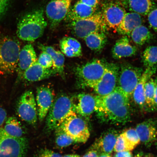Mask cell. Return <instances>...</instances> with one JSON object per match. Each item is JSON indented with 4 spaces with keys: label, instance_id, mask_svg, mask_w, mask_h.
Returning a JSON list of instances; mask_svg holds the SVG:
<instances>
[{
    "label": "cell",
    "instance_id": "3957f363",
    "mask_svg": "<svg viewBox=\"0 0 157 157\" xmlns=\"http://www.w3.org/2000/svg\"><path fill=\"white\" fill-rule=\"evenodd\" d=\"M21 50L19 43L15 39L0 36V75L14 73L17 70Z\"/></svg>",
    "mask_w": 157,
    "mask_h": 157
},
{
    "label": "cell",
    "instance_id": "836d02e7",
    "mask_svg": "<svg viewBox=\"0 0 157 157\" xmlns=\"http://www.w3.org/2000/svg\"><path fill=\"white\" fill-rule=\"evenodd\" d=\"M37 62L43 67L46 68H52L53 64L50 55L44 52H42V53L39 55Z\"/></svg>",
    "mask_w": 157,
    "mask_h": 157
},
{
    "label": "cell",
    "instance_id": "d6a6232c",
    "mask_svg": "<svg viewBox=\"0 0 157 157\" xmlns=\"http://www.w3.org/2000/svg\"><path fill=\"white\" fill-rule=\"evenodd\" d=\"M55 131L56 134V142L59 147L62 148L66 147L76 143L73 139L68 136L59 127H58Z\"/></svg>",
    "mask_w": 157,
    "mask_h": 157
},
{
    "label": "cell",
    "instance_id": "f546056e",
    "mask_svg": "<svg viewBox=\"0 0 157 157\" xmlns=\"http://www.w3.org/2000/svg\"><path fill=\"white\" fill-rule=\"evenodd\" d=\"M155 90V82L154 80L151 78L146 82L144 88L145 104L147 110L152 111Z\"/></svg>",
    "mask_w": 157,
    "mask_h": 157
},
{
    "label": "cell",
    "instance_id": "6da1fadb",
    "mask_svg": "<svg viewBox=\"0 0 157 157\" xmlns=\"http://www.w3.org/2000/svg\"><path fill=\"white\" fill-rule=\"evenodd\" d=\"M95 112L101 123L124 125L131 121L129 98L118 87L106 96H95Z\"/></svg>",
    "mask_w": 157,
    "mask_h": 157
},
{
    "label": "cell",
    "instance_id": "4fadbf2b",
    "mask_svg": "<svg viewBox=\"0 0 157 157\" xmlns=\"http://www.w3.org/2000/svg\"><path fill=\"white\" fill-rule=\"evenodd\" d=\"M72 0H51L47 5L46 13L52 27H55L65 18Z\"/></svg>",
    "mask_w": 157,
    "mask_h": 157
},
{
    "label": "cell",
    "instance_id": "e575fe53",
    "mask_svg": "<svg viewBox=\"0 0 157 157\" xmlns=\"http://www.w3.org/2000/svg\"><path fill=\"white\" fill-rule=\"evenodd\" d=\"M113 150L116 152L128 151L127 143L122 133L119 135L118 136Z\"/></svg>",
    "mask_w": 157,
    "mask_h": 157
},
{
    "label": "cell",
    "instance_id": "ac0fdd59",
    "mask_svg": "<svg viewBox=\"0 0 157 157\" xmlns=\"http://www.w3.org/2000/svg\"><path fill=\"white\" fill-rule=\"evenodd\" d=\"M157 65L146 68L143 72L138 84L133 91L132 97L136 105L141 109H146L144 97V88L146 82L156 73Z\"/></svg>",
    "mask_w": 157,
    "mask_h": 157
},
{
    "label": "cell",
    "instance_id": "7dc6e473",
    "mask_svg": "<svg viewBox=\"0 0 157 157\" xmlns=\"http://www.w3.org/2000/svg\"><path fill=\"white\" fill-rule=\"evenodd\" d=\"M155 80V82L156 84H157V76L156 78L155 79V80Z\"/></svg>",
    "mask_w": 157,
    "mask_h": 157
},
{
    "label": "cell",
    "instance_id": "d6986e66",
    "mask_svg": "<svg viewBox=\"0 0 157 157\" xmlns=\"http://www.w3.org/2000/svg\"><path fill=\"white\" fill-rule=\"evenodd\" d=\"M57 73L52 68H46L38 63L37 60L23 73L22 76L26 81L35 82L48 78Z\"/></svg>",
    "mask_w": 157,
    "mask_h": 157
},
{
    "label": "cell",
    "instance_id": "7c38bea8",
    "mask_svg": "<svg viewBox=\"0 0 157 157\" xmlns=\"http://www.w3.org/2000/svg\"><path fill=\"white\" fill-rule=\"evenodd\" d=\"M126 13V9L118 2L104 3L101 13L106 29L117 30Z\"/></svg>",
    "mask_w": 157,
    "mask_h": 157
},
{
    "label": "cell",
    "instance_id": "74e56055",
    "mask_svg": "<svg viewBox=\"0 0 157 157\" xmlns=\"http://www.w3.org/2000/svg\"><path fill=\"white\" fill-rule=\"evenodd\" d=\"M12 0H0V19L8 9Z\"/></svg>",
    "mask_w": 157,
    "mask_h": 157
},
{
    "label": "cell",
    "instance_id": "4dcf8cb0",
    "mask_svg": "<svg viewBox=\"0 0 157 157\" xmlns=\"http://www.w3.org/2000/svg\"><path fill=\"white\" fill-rule=\"evenodd\" d=\"M142 60L146 68L152 67L157 64V46H150L143 52Z\"/></svg>",
    "mask_w": 157,
    "mask_h": 157
},
{
    "label": "cell",
    "instance_id": "ab89813d",
    "mask_svg": "<svg viewBox=\"0 0 157 157\" xmlns=\"http://www.w3.org/2000/svg\"><path fill=\"white\" fill-rule=\"evenodd\" d=\"M7 114L5 110L0 106V127L7 119Z\"/></svg>",
    "mask_w": 157,
    "mask_h": 157
},
{
    "label": "cell",
    "instance_id": "b9f144b4",
    "mask_svg": "<svg viewBox=\"0 0 157 157\" xmlns=\"http://www.w3.org/2000/svg\"><path fill=\"white\" fill-rule=\"evenodd\" d=\"M99 155V153L97 151L91 149L82 157H98Z\"/></svg>",
    "mask_w": 157,
    "mask_h": 157
},
{
    "label": "cell",
    "instance_id": "2e32d148",
    "mask_svg": "<svg viewBox=\"0 0 157 157\" xmlns=\"http://www.w3.org/2000/svg\"><path fill=\"white\" fill-rule=\"evenodd\" d=\"M119 135L118 132L115 129H108L94 142L91 150L97 151L99 154L104 153L110 155L113 152Z\"/></svg>",
    "mask_w": 157,
    "mask_h": 157
},
{
    "label": "cell",
    "instance_id": "7402d4cb",
    "mask_svg": "<svg viewBox=\"0 0 157 157\" xmlns=\"http://www.w3.org/2000/svg\"><path fill=\"white\" fill-rule=\"evenodd\" d=\"M125 9L141 16H146L154 8L152 0H119Z\"/></svg>",
    "mask_w": 157,
    "mask_h": 157
},
{
    "label": "cell",
    "instance_id": "44dd1931",
    "mask_svg": "<svg viewBox=\"0 0 157 157\" xmlns=\"http://www.w3.org/2000/svg\"><path fill=\"white\" fill-rule=\"evenodd\" d=\"M37 60L36 52L33 45H25L19 52L17 68L19 75L22 76L25 71Z\"/></svg>",
    "mask_w": 157,
    "mask_h": 157
},
{
    "label": "cell",
    "instance_id": "8d00e7d4",
    "mask_svg": "<svg viewBox=\"0 0 157 157\" xmlns=\"http://www.w3.org/2000/svg\"><path fill=\"white\" fill-rule=\"evenodd\" d=\"M37 157H63V156L59 154L54 152L53 151L48 149H45L41 151Z\"/></svg>",
    "mask_w": 157,
    "mask_h": 157
},
{
    "label": "cell",
    "instance_id": "1f68e13d",
    "mask_svg": "<svg viewBox=\"0 0 157 157\" xmlns=\"http://www.w3.org/2000/svg\"><path fill=\"white\" fill-rule=\"evenodd\" d=\"M122 134L127 143L128 151H131L133 150L140 144V139L135 129H127L124 131Z\"/></svg>",
    "mask_w": 157,
    "mask_h": 157
},
{
    "label": "cell",
    "instance_id": "484cf974",
    "mask_svg": "<svg viewBox=\"0 0 157 157\" xmlns=\"http://www.w3.org/2000/svg\"><path fill=\"white\" fill-rule=\"evenodd\" d=\"M39 47L42 52L48 53L52 57L53 64L52 68L61 75H64L65 58L64 55L60 51L55 50L52 47L45 46L42 44Z\"/></svg>",
    "mask_w": 157,
    "mask_h": 157
},
{
    "label": "cell",
    "instance_id": "52a82bcc",
    "mask_svg": "<svg viewBox=\"0 0 157 157\" xmlns=\"http://www.w3.org/2000/svg\"><path fill=\"white\" fill-rule=\"evenodd\" d=\"M28 144L24 137L12 136L0 127V157H25Z\"/></svg>",
    "mask_w": 157,
    "mask_h": 157
},
{
    "label": "cell",
    "instance_id": "cb8c5ba5",
    "mask_svg": "<svg viewBox=\"0 0 157 157\" xmlns=\"http://www.w3.org/2000/svg\"><path fill=\"white\" fill-rule=\"evenodd\" d=\"M97 9L78 1L70 9L66 17L73 22L91 16L95 13Z\"/></svg>",
    "mask_w": 157,
    "mask_h": 157
},
{
    "label": "cell",
    "instance_id": "603a6c76",
    "mask_svg": "<svg viewBox=\"0 0 157 157\" xmlns=\"http://www.w3.org/2000/svg\"><path fill=\"white\" fill-rule=\"evenodd\" d=\"M143 22L142 16L131 12L127 13L116 31L124 36L129 35L136 27L142 25Z\"/></svg>",
    "mask_w": 157,
    "mask_h": 157
},
{
    "label": "cell",
    "instance_id": "c3c4849f",
    "mask_svg": "<svg viewBox=\"0 0 157 157\" xmlns=\"http://www.w3.org/2000/svg\"><path fill=\"white\" fill-rule=\"evenodd\" d=\"M156 147H157V139H156Z\"/></svg>",
    "mask_w": 157,
    "mask_h": 157
},
{
    "label": "cell",
    "instance_id": "d590c367",
    "mask_svg": "<svg viewBox=\"0 0 157 157\" xmlns=\"http://www.w3.org/2000/svg\"><path fill=\"white\" fill-rule=\"evenodd\" d=\"M147 15L149 25L157 33V7L153 9Z\"/></svg>",
    "mask_w": 157,
    "mask_h": 157
},
{
    "label": "cell",
    "instance_id": "bcb514c9",
    "mask_svg": "<svg viewBox=\"0 0 157 157\" xmlns=\"http://www.w3.org/2000/svg\"><path fill=\"white\" fill-rule=\"evenodd\" d=\"M98 157H112L110 155L106 154H104V153H102V154H100Z\"/></svg>",
    "mask_w": 157,
    "mask_h": 157
},
{
    "label": "cell",
    "instance_id": "8fae6325",
    "mask_svg": "<svg viewBox=\"0 0 157 157\" xmlns=\"http://www.w3.org/2000/svg\"><path fill=\"white\" fill-rule=\"evenodd\" d=\"M19 117L29 124L34 125L38 119V111L34 94L28 91L21 95L17 107Z\"/></svg>",
    "mask_w": 157,
    "mask_h": 157
},
{
    "label": "cell",
    "instance_id": "ee69618b",
    "mask_svg": "<svg viewBox=\"0 0 157 157\" xmlns=\"http://www.w3.org/2000/svg\"><path fill=\"white\" fill-rule=\"evenodd\" d=\"M134 157H154V156L150 154H144L142 152L138 153Z\"/></svg>",
    "mask_w": 157,
    "mask_h": 157
},
{
    "label": "cell",
    "instance_id": "f6af8a7d",
    "mask_svg": "<svg viewBox=\"0 0 157 157\" xmlns=\"http://www.w3.org/2000/svg\"><path fill=\"white\" fill-rule=\"evenodd\" d=\"M63 157H80L79 155L76 154H70L65 155Z\"/></svg>",
    "mask_w": 157,
    "mask_h": 157
},
{
    "label": "cell",
    "instance_id": "9a60e30c",
    "mask_svg": "<svg viewBox=\"0 0 157 157\" xmlns=\"http://www.w3.org/2000/svg\"><path fill=\"white\" fill-rule=\"evenodd\" d=\"M36 101L38 118L41 121L47 116L54 101V95L52 90L44 86L37 88Z\"/></svg>",
    "mask_w": 157,
    "mask_h": 157
},
{
    "label": "cell",
    "instance_id": "ba28073f",
    "mask_svg": "<svg viewBox=\"0 0 157 157\" xmlns=\"http://www.w3.org/2000/svg\"><path fill=\"white\" fill-rule=\"evenodd\" d=\"M143 71L142 68L130 64L120 67L117 86L129 99L140 80Z\"/></svg>",
    "mask_w": 157,
    "mask_h": 157
},
{
    "label": "cell",
    "instance_id": "83f0119b",
    "mask_svg": "<svg viewBox=\"0 0 157 157\" xmlns=\"http://www.w3.org/2000/svg\"><path fill=\"white\" fill-rule=\"evenodd\" d=\"M130 36L135 44L142 46L150 41L152 38L150 31L145 25H141L133 30Z\"/></svg>",
    "mask_w": 157,
    "mask_h": 157
},
{
    "label": "cell",
    "instance_id": "ffe728a7",
    "mask_svg": "<svg viewBox=\"0 0 157 157\" xmlns=\"http://www.w3.org/2000/svg\"><path fill=\"white\" fill-rule=\"evenodd\" d=\"M137 49L130 42L127 36H124L118 39L114 45L112 55L116 59L129 57L136 55Z\"/></svg>",
    "mask_w": 157,
    "mask_h": 157
},
{
    "label": "cell",
    "instance_id": "681fc988",
    "mask_svg": "<svg viewBox=\"0 0 157 157\" xmlns=\"http://www.w3.org/2000/svg\"><path fill=\"white\" fill-rule=\"evenodd\" d=\"M152 1H157V0H152Z\"/></svg>",
    "mask_w": 157,
    "mask_h": 157
},
{
    "label": "cell",
    "instance_id": "30bf717a",
    "mask_svg": "<svg viewBox=\"0 0 157 157\" xmlns=\"http://www.w3.org/2000/svg\"><path fill=\"white\" fill-rule=\"evenodd\" d=\"M120 67L115 63H108L106 70L99 81L93 86L97 95H109L117 87Z\"/></svg>",
    "mask_w": 157,
    "mask_h": 157
},
{
    "label": "cell",
    "instance_id": "5bb4252c",
    "mask_svg": "<svg viewBox=\"0 0 157 157\" xmlns=\"http://www.w3.org/2000/svg\"><path fill=\"white\" fill-rule=\"evenodd\" d=\"M71 100L73 110L80 116L87 119L95 112V96L80 93L74 96Z\"/></svg>",
    "mask_w": 157,
    "mask_h": 157
},
{
    "label": "cell",
    "instance_id": "8992f818",
    "mask_svg": "<svg viewBox=\"0 0 157 157\" xmlns=\"http://www.w3.org/2000/svg\"><path fill=\"white\" fill-rule=\"evenodd\" d=\"M59 127L76 143H85L89 138L90 133L86 121L72 111Z\"/></svg>",
    "mask_w": 157,
    "mask_h": 157
},
{
    "label": "cell",
    "instance_id": "277c9868",
    "mask_svg": "<svg viewBox=\"0 0 157 157\" xmlns=\"http://www.w3.org/2000/svg\"><path fill=\"white\" fill-rule=\"evenodd\" d=\"M107 65L105 61L96 59L78 67L75 73L80 86L82 87H93L102 77Z\"/></svg>",
    "mask_w": 157,
    "mask_h": 157
},
{
    "label": "cell",
    "instance_id": "60d3db41",
    "mask_svg": "<svg viewBox=\"0 0 157 157\" xmlns=\"http://www.w3.org/2000/svg\"><path fill=\"white\" fill-rule=\"evenodd\" d=\"M114 157H133L132 153L130 151L117 152L116 153Z\"/></svg>",
    "mask_w": 157,
    "mask_h": 157
},
{
    "label": "cell",
    "instance_id": "7bdbcfd3",
    "mask_svg": "<svg viewBox=\"0 0 157 157\" xmlns=\"http://www.w3.org/2000/svg\"><path fill=\"white\" fill-rule=\"evenodd\" d=\"M157 111V84H156L155 93L154 100V103L152 111Z\"/></svg>",
    "mask_w": 157,
    "mask_h": 157
},
{
    "label": "cell",
    "instance_id": "9c48e42d",
    "mask_svg": "<svg viewBox=\"0 0 157 157\" xmlns=\"http://www.w3.org/2000/svg\"><path fill=\"white\" fill-rule=\"evenodd\" d=\"M71 26L75 35L83 39L92 33L106 29L101 12L95 13L87 18L73 21Z\"/></svg>",
    "mask_w": 157,
    "mask_h": 157
},
{
    "label": "cell",
    "instance_id": "7a4b0ae2",
    "mask_svg": "<svg viewBox=\"0 0 157 157\" xmlns=\"http://www.w3.org/2000/svg\"><path fill=\"white\" fill-rule=\"evenodd\" d=\"M47 25L43 10H35L27 13L20 20L17 34L21 40L32 42L42 36Z\"/></svg>",
    "mask_w": 157,
    "mask_h": 157
},
{
    "label": "cell",
    "instance_id": "d4e9b609",
    "mask_svg": "<svg viewBox=\"0 0 157 157\" xmlns=\"http://www.w3.org/2000/svg\"><path fill=\"white\" fill-rule=\"evenodd\" d=\"M60 47L62 53L69 58L77 57L82 55L81 44L75 38L65 37L60 42Z\"/></svg>",
    "mask_w": 157,
    "mask_h": 157
},
{
    "label": "cell",
    "instance_id": "f1b7e54d",
    "mask_svg": "<svg viewBox=\"0 0 157 157\" xmlns=\"http://www.w3.org/2000/svg\"><path fill=\"white\" fill-rule=\"evenodd\" d=\"M3 128L5 132L10 136L21 137L24 134L22 125L16 117H12L7 119Z\"/></svg>",
    "mask_w": 157,
    "mask_h": 157
},
{
    "label": "cell",
    "instance_id": "5b68a950",
    "mask_svg": "<svg viewBox=\"0 0 157 157\" xmlns=\"http://www.w3.org/2000/svg\"><path fill=\"white\" fill-rule=\"evenodd\" d=\"M73 110L71 100L68 96L61 95L54 100L46 118V129L48 132L55 130Z\"/></svg>",
    "mask_w": 157,
    "mask_h": 157
},
{
    "label": "cell",
    "instance_id": "f35d334b",
    "mask_svg": "<svg viewBox=\"0 0 157 157\" xmlns=\"http://www.w3.org/2000/svg\"><path fill=\"white\" fill-rule=\"evenodd\" d=\"M79 1L90 6L97 8L100 0H79Z\"/></svg>",
    "mask_w": 157,
    "mask_h": 157
},
{
    "label": "cell",
    "instance_id": "e0dca14e",
    "mask_svg": "<svg viewBox=\"0 0 157 157\" xmlns=\"http://www.w3.org/2000/svg\"><path fill=\"white\" fill-rule=\"evenodd\" d=\"M140 142L150 147L157 139V123L153 119H149L137 124L135 128Z\"/></svg>",
    "mask_w": 157,
    "mask_h": 157
},
{
    "label": "cell",
    "instance_id": "4316f807",
    "mask_svg": "<svg viewBox=\"0 0 157 157\" xmlns=\"http://www.w3.org/2000/svg\"><path fill=\"white\" fill-rule=\"evenodd\" d=\"M84 39L88 48L95 52L103 50L107 43V37L105 31L92 33Z\"/></svg>",
    "mask_w": 157,
    "mask_h": 157
}]
</instances>
